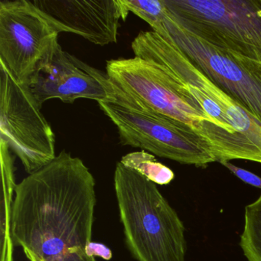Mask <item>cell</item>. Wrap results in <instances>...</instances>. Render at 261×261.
<instances>
[{
  "label": "cell",
  "mask_w": 261,
  "mask_h": 261,
  "mask_svg": "<svg viewBox=\"0 0 261 261\" xmlns=\"http://www.w3.org/2000/svg\"><path fill=\"white\" fill-rule=\"evenodd\" d=\"M221 164L223 165L224 167L227 168L229 171H230L233 175H236L241 181L250 185V186H253V187L261 189L260 177L257 176V175L246 170V169L238 167V166H234L229 161L222 162Z\"/></svg>",
  "instance_id": "2e32d148"
},
{
  "label": "cell",
  "mask_w": 261,
  "mask_h": 261,
  "mask_svg": "<svg viewBox=\"0 0 261 261\" xmlns=\"http://www.w3.org/2000/svg\"><path fill=\"white\" fill-rule=\"evenodd\" d=\"M2 194L0 203V261H14L11 233L12 210L17 183L15 178L14 159L7 143L0 140Z\"/></svg>",
  "instance_id": "7c38bea8"
},
{
  "label": "cell",
  "mask_w": 261,
  "mask_h": 261,
  "mask_svg": "<svg viewBox=\"0 0 261 261\" xmlns=\"http://www.w3.org/2000/svg\"><path fill=\"white\" fill-rule=\"evenodd\" d=\"M120 163L126 167L137 171L146 178L160 186L172 182L175 174L172 169L155 160V156L146 151L131 152L122 157Z\"/></svg>",
  "instance_id": "5bb4252c"
},
{
  "label": "cell",
  "mask_w": 261,
  "mask_h": 261,
  "mask_svg": "<svg viewBox=\"0 0 261 261\" xmlns=\"http://www.w3.org/2000/svg\"><path fill=\"white\" fill-rule=\"evenodd\" d=\"M111 82L140 106L170 117L198 133L204 122L212 123L182 81L156 64L138 57L108 61Z\"/></svg>",
  "instance_id": "8992f818"
},
{
  "label": "cell",
  "mask_w": 261,
  "mask_h": 261,
  "mask_svg": "<svg viewBox=\"0 0 261 261\" xmlns=\"http://www.w3.org/2000/svg\"><path fill=\"white\" fill-rule=\"evenodd\" d=\"M54 23L31 1L0 2V64L20 85H27L57 45Z\"/></svg>",
  "instance_id": "9c48e42d"
},
{
  "label": "cell",
  "mask_w": 261,
  "mask_h": 261,
  "mask_svg": "<svg viewBox=\"0 0 261 261\" xmlns=\"http://www.w3.org/2000/svg\"><path fill=\"white\" fill-rule=\"evenodd\" d=\"M95 179L79 157L62 150L16 188L14 247L29 261H97L88 256L95 210Z\"/></svg>",
  "instance_id": "6da1fadb"
},
{
  "label": "cell",
  "mask_w": 261,
  "mask_h": 261,
  "mask_svg": "<svg viewBox=\"0 0 261 261\" xmlns=\"http://www.w3.org/2000/svg\"><path fill=\"white\" fill-rule=\"evenodd\" d=\"M122 3L128 13L137 15L152 29L161 22L166 12L163 0H122Z\"/></svg>",
  "instance_id": "9a60e30c"
},
{
  "label": "cell",
  "mask_w": 261,
  "mask_h": 261,
  "mask_svg": "<svg viewBox=\"0 0 261 261\" xmlns=\"http://www.w3.org/2000/svg\"><path fill=\"white\" fill-rule=\"evenodd\" d=\"M240 246L247 261H261V194L246 206Z\"/></svg>",
  "instance_id": "4fadbf2b"
},
{
  "label": "cell",
  "mask_w": 261,
  "mask_h": 261,
  "mask_svg": "<svg viewBox=\"0 0 261 261\" xmlns=\"http://www.w3.org/2000/svg\"><path fill=\"white\" fill-rule=\"evenodd\" d=\"M136 57L153 62L194 85L221 108V125L228 133L217 162L244 160L261 163V122L198 70L169 41L154 31L142 32L133 43Z\"/></svg>",
  "instance_id": "3957f363"
},
{
  "label": "cell",
  "mask_w": 261,
  "mask_h": 261,
  "mask_svg": "<svg viewBox=\"0 0 261 261\" xmlns=\"http://www.w3.org/2000/svg\"><path fill=\"white\" fill-rule=\"evenodd\" d=\"M114 191L125 243L137 261H186L184 224L155 183L117 163Z\"/></svg>",
  "instance_id": "7a4b0ae2"
},
{
  "label": "cell",
  "mask_w": 261,
  "mask_h": 261,
  "mask_svg": "<svg viewBox=\"0 0 261 261\" xmlns=\"http://www.w3.org/2000/svg\"><path fill=\"white\" fill-rule=\"evenodd\" d=\"M0 140L30 175L56 157V136L28 87L0 64Z\"/></svg>",
  "instance_id": "ba28073f"
},
{
  "label": "cell",
  "mask_w": 261,
  "mask_h": 261,
  "mask_svg": "<svg viewBox=\"0 0 261 261\" xmlns=\"http://www.w3.org/2000/svg\"><path fill=\"white\" fill-rule=\"evenodd\" d=\"M27 87L40 108L51 99L68 103L89 99L98 103L114 101L117 96V88L107 73L64 51L59 43L41 63Z\"/></svg>",
  "instance_id": "30bf717a"
},
{
  "label": "cell",
  "mask_w": 261,
  "mask_h": 261,
  "mask_svg": "<svg viewBox=\"0 0 261 261\" xmlns=\"http://www.w3.org/2000/svg\"><path fill=\"white\" fill-rule=\"evenodd\" d=\"M86 253L91 257L99 256L105 260H111L113 257V252L111 249L105 244L100 242L91 241L87 247Z\"/></svg>",
  "instance_id": "e0dca14e"
},
{
  "label": "cell",
  "mask_w": 261,
  "mask_h": 261,
  "mask_svg": "<svg viewBox=\"0 0 261 261\" xmlns=\"http://www.w3.org/2000/svg\"><path fill=\"white\" fill-rule=\"evenodd\" d=\"M152 31L173 43L204 75L261 122V63L194 37L173 20L166 8Z\"/></svg>",
  "instance_id": "52a82bcc"
},
{
  "label": "cell",
  "mask_w": 261,
  "mask_h": 261,
  "mask_svg": "<svg viewBox=\"0 0 261 261\" xmlns=\"http://www.w3.org/2000/svg\"><path fill=\"white\" fill-rule=\"evenodd\" d=\"M33 4L59 33L79 35L94 45L117 42L120 19L128 11L122 0H35Z\"/></svg>",
  "instance_id": "8fae6325"
},
{
  "label": "cell",
  "mask_w": 261,
  "mask_h": 261,
  "mask_svg": "<svg viewBox=\"0 0 261 261\" xmlns=\"http://www.w3.org/2000/svg\"><path fill=\"white\" fill-rule=\"evenodd\" d=\"M98 105L115 125L123 146L197 167L216 162L208 143L192 127L140 106L118 88L114 101Z\"/></svg>",
  "instance_id": "5b68a950"
},
{
  "label": "cell",
  "mask_w": 261,
  "mask_h": 261,
  "mask_svg": "<svg viewBox=\"0 0 261 261\" xmlns=\"http://www.w3.org/2000/svg\"><path fill=\"white\" fill-rule=\"evenodd\" d=\"M167 13L194 37L261 63V0H163Z\"/></svg>",
  "instance_id": "277c9868"
}]
</instances>
